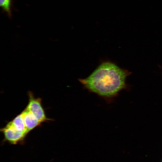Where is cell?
<instances>
[{"label":"cell","instance_id":"cell-1","mask_svg":"<svg viewBox=\"0 0 162 162\" xmlns=\"http://www.w3.org/2000/svg\"><path fill=\"white\" fill-rule=\"evenodd\" d=\"M130 73L115 63L106 60L101 62L88 77L78 80L89 91L101 96L111 97L124 88L126 79Z\"/></svg>","mask_w":162,"mask_h":162},{"label":"cell","instance_id":"cell-2","mask_svg":"<svg viewBox=\"0 0 162 162\" xmlns=\"http://www.w3.org/2000/svg\"><path fill=\"white\" fill-rule=\"evenodd\" d=\"M29 100L26 108L31 112L41 123L50 120L45 114L40 98H36L32 92L28 93Z\"/></svg>","mask_w":162,"mask_h":162},{"label":"cell","instance_id":"cell-3","mask_svg":"<svg viewBox=\"0 0 162 162\" xmlns=\"http://www.w3.org/2000/svg\"><path fill=\"white\" fill-rule=\"evenodd\" d=\"M4 135V140L12 144H17L22 141L27 134L19 131L9 122L1 129Z\"/></svg>","mask_w":162,"mask_h":162},{"label":"cell","instance_id":"cell-4","mask_svg":"<svg viewBox=\"0 0 162 162\" xmlns=\"http://www.w3.org/2000/svg\"><path fill=\"white\" fill-rule=\"evenodd\" d=\"M21 113L28 133L41 124L36 117L26 108Z\"/></svg>","mask_w":162,"mask_h":162},{"label":"cell","instance_id":"cell-5","mask_svg":"<svg viewBox=\"0 0 162 162\" xmlns=\"http://www.w3.org/2000/svg\"><path fill=\"white\" fill-rule=\"evenodd\" d=\"M14 127L19 131L26 134L28 133L26 128L21 113L10 122Z\"/></svg>","mask_w":162,"mask_h":162},{"label":"cell","instance_id":"cell-6","mask_svg":"<svg viewBox=\"0 0 162 162\" xmlns=\"http://www.w3.org/2000/svg\"><path fill=\"white\" fill-rule=\"evenodd\" d=\"M11 0H0V6L3 10L6 12L8 15L10 17L11 15Z\"/></svg>","mask_w":162,"mask_h":162}]
</instances>
